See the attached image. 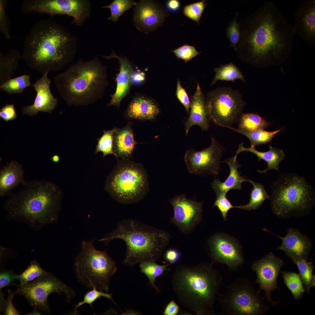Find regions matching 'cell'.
<instances>
[{"instance_id": "obj_1", "label": "cell", "mask_w": 315, "mask_h": 315, "mask_svg": "<svg viewBox=\"0 0 315 315\" xmlns=\"http://www.w3.org/2000/svg\"><path fill=\"white\" fill-rule=\"evenodd\" d=\"M246 22L244 46L252 61L270 65L288 57L294 31L274 2L265 3Z\"/></svg>"}, {"instance_id": "obj_2", "label": "cell", "mask_w": 315, "mask_h": 315, "mask_svg": "<svg viewBox=\"0 0 315 315\" xmlns=\"http://www.w3.org/2000/svg\"><path fill=\"white\" fill-rule=\"evenodd\" d=\"M76 50L75 36L56 22L43 19L34 24L26 36L22 58L43 75L70 63Z\"/></svg>"}, {"instance_id": "obj_3", "label": "cell", "mask_w": 315, "mask_h": 315, "mask_svg": "<svg viewBox=\"0 0 315 315\" xmlns=\"http://www.w3.org/2000/svg\"><path fill=\"white\" fill-rule=\"evenodd\" d=\"M23 185L18 192L8 195L4 206L8 218L36 230L57 221L62 196L60 187L41 180L26 181Z\"/></svg>"}, {"instance_id": "obj_4", "label": "cell", "mask_w": 315, "mask_h": 315, "mask_svg": "<svg viewBox=\"0 0 315 315\" xmlns=\"http://www.w3.org/2000/svg\"><path fill=\"white\" fill-rule=\"evenodd\" d=\"M210 264L178 266L172 276L173 291L179 302L197 315H216L215 301L222 278Z\"/></svg>"}, {"instance_id": "obj_5", "label": "cell", "mask_w": 315, "mask_h": 315, "mask_svg": "<svg viewBox=\"0 0 315 315\" xmlns=\"http://www.w3.org/2000/svg\"><path fill=\"white\" fill-rule=\"evenodd\" d=\"M60 95L69 106H86L104 96L108 85L107 67L97 57L82 59L54 78Z\"/></svg>"}, {"instance_id": "obj_6", "label": "cell", "mask_w": 315, "mask_h": 315, "mask_svg": "<svg viewBox=\"0 0 315 315\" xmlns=\"http://www.w3.org/2000/svg\"><path fill=\"white\" fill-rule=\"evenodd\" d=\"M171 238L164 230L137 220H120L116 228L99 240L106 245L115 239L123 240L126 246L123 263L129 266L146 261L159 259Z\"/></svg>"}, {"instance_id": "obj_7", "label": "cell", "mask_w": 315, "mask_h": 315, "mask_svg": "<svg viewBox=\"0 0 315 315\" xmlns=\"http://www.w3.org/2000/svg\"><path fill=\"white\" fill-rule=\"evenodd\" d=\"M271 187V209L280 218L305 216L315 205L313 187L304 177L295 174H281L278 179L272 182Z\"/></svg>"}, {"instance_id": "obj_8", "label": "cell", "mask_w": 315, "mask_h": 315, "mask_svg": "<svg viewBox=\"0 0 315 315\" xmlns=\"http://www.w3.org/2000/svg\"><path fill=\"white\" fill-rule=\"evenodd\" d=\"M104 189L120 203L138 202L148 190L147 173L141 164L130 159H122L118 161L108 176Z\"/></svg>"}, {"instance_id": "obj_9", "label": "cell", "mask_w": 315, "mask_h": 315, "mask_svg": "<svg viewBox=\"0 0 315 315\" xmlns=\"http://www.w3.org/2000/svg\"><path fill=\"white\" fill-rule=\"evenodd\" d=\"M94 242V240L82 241L80 252L74 262L76 277L88 288L108 293L111 278L117 270L116 262L106 250L96 249Z\"/></svg>"}, {"instance_id": "obj_10", "label": "cell", "mask_w": 315, "mask_h": 315, "mask_svg": "<svg viewBox=\"0 0 315 315\" xmlns=\"http://www.w3.org/2000/svg\"><path fill=\"white\" fill-rule=\"evenodd\" d=\"M218 296L222 314L260 315L264 314L267 309L259 291L245 278L236 279Z\"/></svg>"}, {"instance_id": "obj_11", "label": "cell", "mask_w": 315, "mask_h": 315, "mask_svg": "<svg viewBox=\"0 0 315 315\" xmlns=\"http://www.w3.org/2000/svg\"><path fill=\"white\" fill-rule=\"evenodd\" d=\"M17 286L16 294L24 297L34 308L47 313L50 312L48 299L51 293H63L68 302H70L75 295L73 290L48 272L31 282Z\"/></svg>"}, {"instance_id": "obj_12", "label": "cell", "mask_w": 315, "mask_h": 315, "mask_svg": "<svg viewBox=\"0 0 315 315\" xmlns=\"http://www.w3.org/2000/svg\"><path fill=\"white\" fill-rule=\"evenodd\" d=\"M21 11L52 16L67 15L73 17L71 24L81 26L90 15L91 4L88 0H24Z\"/></svg>"}, {"instance_id": "obj_13", "label": "cell", "mask_w": 315, "mask_h": 315, "mask_svg": "<svg viewBox=\"0 0 315 315\" xmlns=\"http://www.w3.org/2000/svg\"><path fill=\"white\" fill-rule=\"evenodd\" d=\"M244 105L237 93L224 88L211 92L206 103L208 118L215 124L226 127L238 121Z\"/></svg>"}, {"instance_id": "obj_14", "label": "cell", "mask_w": 315, "mask_h": 315, "mask_svg": "<svg viewBox=\"0 0 315 315\" xmlns=\"http://www.w3.org/2000/svg\"><path fill=\"white\" fill-rule=\"evenodd\" d=\"M224 150L223 147L213 136L208 147L200 151L192 148L188 150L184 158L189 172L200 175L218 174Z\"/></svg>"}, {"instance_id": "obj_15", "label": "cell", "mask_w": 315, "mask_h": 315, "mask_svg": "<svg viewBox=\"0 0 315 315\" xmlns=\"http://www.w3.org/2000/svg\"><path fill=\"white\" fill-rule=\"evenodd\" d=\"M168 202L172 204L174 213L170 222L182 233L190 234L202 220L204 202L188 199L186 194L176 195Z\"/></svg>"}, {"instance_id": "obj_16", "label": "cell", "mask_w": 315, "mask_h": 315, "mask_svg": "<svg viewBox=\"0 0 315 315\" xmlns=\"http://www.w3.org/2000/svg\"><path fill=\"white\" fill-rule=\"evenodd\" d=\"M284 264L283 260L270 252L254 262L252 265V270L256 274V283L259 284L260 290H264L265 298L273 304H276L277 302L272 300L271 293L275 289H279L277 279Z\"/></svg>"}, {"instance_id": "obj_17", "label": "cell", "mask_w": 315, "mask_h": 315, "mask_svg": "<svg viewBox=\"0 0 315 315\" xmlns=\"http://www.w3.org/2000/svg\"><path fill=\"white\" fill-rule=\"evenodd\" d=\"M209 248L213 262L227 265L230 270H235L244 262L241 249L231 237L217 234L209 240Z\"/></svg>"}, {"instance_id": "obj_18", "label": "cell", "mask_w": 315, "mask_h": 315, "mask_svg": "<svg viewBox=\"0 0 315 315\" xmlns=\"http://www.w3.org/2000/svg\"><path fill=\"white\" fill-rule=\"evenodd\" d=\"M133 15L135 26L139 31L147 33L161 25L168 13L150 0H141L135 5Z\"/></svg>"}, {"instance_id": "obj_19", "label": "cell", "mask_w": 315, "mask_h": 315, "mask_svg": "<svg viewBox=\"0 0 315 315\" xmlns=\"http://www.w3.org/2000/svg\"><path fill=\"white\" fill-rule=\"evenodd\" d=\"M263 230L280 238L282 244L276 250L283 251L293 262L302 259L307 260L313 244L310 239L301 233L298 229L288 228L287 235L284 237L276 235L265 228Z\"/></svg>"}, {"instance_id": "obj_20", "label": "cell", "mask_w": 315, "mask_h": 315, "mask_svg": "<svg viewBox=\"0 0 315 315\" xmlns=\"http://www.w3.org/2000/svg\"><path fill=\"white\" fill-rule=\"evenodd\" d=\"M295 34L310 46L315 45V0H308L298 8L293 27Z\"/></svg>"}, {"instance_id": "obj_21", "label": "cell", "mask_w": 315, "mask_h": 315, "mask_svg": "<svg viewBox=\"0 0 315 315\" xmlns=\"http://www.w3.org/2000/svg\"><path fill=\"white\" fill-rule=\"evenodd\" d=\"M48 74L43 75L32 84L36 92L35 99L32 105L22 108L23 114L34 116L40 111L51 113L56 107L57 100L51 92V81L48 76Z\"/></svg>"}, {"instance_id": "obj_22", "label": "cell", "mask_w": 315, "mask_h": 315, "mask_svg": "<svg viewBox=\"0 0 315 315\" xmlns=\"http://www.w3.org/2000/svg\"><path fill=\"white\" fill-rule=\"evenodd\" d=\"M107 59L115 58L120 64L119 73L116 78V87L115 92L111 95V99L108 106H114L119 108L123 99L129 93L132 84L131 76L134 71L132 64L126 57L117 55L114 52L109 56H102Z\"/></svg>"}, {"instance_id": "obj_23", "label": "cell", "mask_w": 315, "mask_h": 315, "mask_svg": "<svg viewBox=\"0 0 315 315\" xmlns=\"http://www.w3.org/2000/svg\"><path fill=\"white\" fill-rule=\"evenodd\" d=\"M160 112L159 108L154 100L139 94L133 97L124 115L128 119L145 121L154 120Z\"/></svg>"}, {"instance_id": "obj_24", "label": "cell", "mask_w": 315, "mask_h": 315, "mask_svg": "<svg viewBox=\"0 0 315 315\" xmlns=\"http://www.w3.org/2000/svg\"><path fill=\"white\" fill-rule=\"evenodd\" d=\"M190 115L185 123V133L187 136L190 128L197 125L203 130L209 127L206 103L199 83L196 91L190 98Z\"/></svg>"}, {"instance_id": "obj_25", "label": "cell", "mask_w": 315, "mask_h": 315, "mask_svg": "<svg viewBox=\"0 0 315 315\" xmlns=\"http://www.w3.org/2000/svg\"><path fill=\"white\" fill-rule=\"evenodd\" d=\"M24 171L22 165L15 161L7 164L0 171V196L3 197L19 185H23Z\"/></svg>"}, {"instance_id": "obj_26", "label": "cell", "mask_w": 315, "mask_h": 315, "mask_svg": "<svg viewBox=\"0 0 315 315\" xmlns=\"http://www.w3.org/2000/svg\"><path fill=\"white\" fill-rule=\"evenodd\" d=\"M132 125L129 122L124 127L118 128L114 133L113 149L117 159H130L135 146L140 144L134 139Z\"/></svg>"}, {"instance_id": "obj_27", "label": "cell", "mask_w": 315, "mask_h": 315, "mask_svg": "<svg viewBox=\"0 0 315 315\" xmlns=\"http://www.w3.org/2000/svg\"><path fill=\"white\" fill-rule=\"evenodd\" d=\"M228 165L230 169L229 176L226 180L222 182L218 178H215L211 183V186L216 195L226 194L231 189L241 190L242 184L247 181L248 179L240 175L241 172L237 169L241 167L234 157L224 161Z\"/></svg>"}, {"instance_id": "obj_28", "label": "cell", "mask_w": 315, "mask_h": 315, "mask_svg": "<svg viewBox=\"0 0 315 315\" xmlns=\"http://www.w3.org/2000/svg\"><path fill=\"white\" fill-rule=\"evenodd\" d=\"M244 143L239 144L238 148L236 151V154L234 156L236 159L238 154L243 151L249 152L254 154L260 161L261 160L265 161L267 164V167L263 170H258V172L265 173L272 169L279 171V165L285 157V154L283 150L281 149L269 146V149L266 152H261L257 150L255 146L251 145L249 148H245Z\"/></svg>"}, {"instance_id": "obj_29", "label": "cell", "mask_w": 315, "mask_h": 315, "mask_svg": "<svg viewBox=\"0 0 315 315\" xmlns=\"http://www.w3.org/2000/svg\"><path fill=\"white\" fill-rule=\"evenodd\" d=\"M22 56L19 51L11 49L6 54L0 52V85L11 79L18 69Z\"/></svg>"}, {"instance_id": "obj_30", "label": "cell", "mask_w": 315, "mask_h": 315, "mask_svg": "<svg viewBox=\"0 0 315 315\" xmlns=\"http://www.w3.org/2000/svg\"><path fill=\"white\" fill-rule=\"evenodd\" d=\"M247 181L251 183L253 187L251 190L249 202L245 205L235 206V208L248 211L256 210L262 205L265 200L270 199V195L268 194L262 183L249 179Z\"/></svg>"}, {"instance_id": "obj_31", "label": "cell", "mask_w": 315, "mask_h": 315, "mask_svg": "<svg viewBox=\"0 0 315 315\" xmlns=\"http://www.w3.org/2000/svg\"><path fill=\"white\" fill-rule=\"evenodd\" d=\"M258 114L245 113L239 118L238 129L246 132L264 130L270 125Z\"/></svg>"}, {"instance_id": "obj_32", "label": "cell", "mask_w": 315, "mask_h": 315, "mask_svg": "<svg viewBox=\"0 0 315 315\" xmlns=\"http://www.w3.org/2000/svg\"><path fill=\"white\" fill-rule=\"evenodd\" d=\"M171 265L168 263L164 265H160L151 261L141 262L139 264L140 271L144 273L148 279L150 284L158 292L160 291L159 288L155 285L156 278L164 274L165 271L169 270L167 267Z\"/></svg>"}, {"instance_id": "obj_33", "label": "cell", "mask_w": 315, "mask_h": 315, "mask_svg": "<svg viewBox=\"0 0 315 315\" xmlns=\"http://www.w3.org/2000/svg\"><path fill=\"white\" fill-rule=\"evenodd\" d=\"M227 127L230 129L236 132L241 133L247 137L250 140L251 145L255 146L265 144L271 141L274 135L281 131L282 129L276 130L273 131H267L261 130L251 132H246L241 131L231 126Z\"/></svg>"}, {"instance_id": "obj_34", "label": "cell", "mask_w": 315, "mask_h": 315, "mask_svg": "<svg viewBox=\"0 0 315 315\" xmlns=\"http://www.w3.org/2000/svg\"><path fill=\"white\" fill-rule=\"evenodd\" d=\"M293 263L298 269L300 277L308 293H309L310 288L315 286V275L313 274L314 266L312 260L309 262L307 260L300 259Z\"/></svg>"}, {"instance_id": "obj_35", "label": "cell", "mask_w": 315, "mask_h": 315, "mask_svg": "<svg viewBox=\"0 0 315 315\" xmlns=\"http://www.w3.org/2000/svg\"><path fill=\"white\" fill-rule=\"evenodd\" d=\"M30 76L24 75L11 78L0 85V89L10 94L20 93L31 85Z\"/></svg>"}, {"instance_id": "obj_36", "label": "cell", "mask_w": 315, "mask_h": 315, "mask_svg": "<svg viewBox=\"0 0 315 315\" xmlns=\"http://www.w3.org/2000/svg\"><path fill=\"white\" fill-rule=\"evenodd\" d=\"M216 74L212 82V85L218 80L233 81L239 79L244 81V76L236 66L230 63L222 65L215 69Z\"/></svg>"}, {"instance_id": "obj_37", "label": "cell", "mask_w": 315, "mask_h": 315, "mask_svg": "<svg viewBox=\"0 0 315 315\" xmlns=\"http://www.w3.org/2000/svg\"><path fill=\"white\" fill-rule=\"evenodd\" d=\"M283 274L285 284L290 290L294 298L300 300L305 291L299 274L296 273L289 272H281Z\"/></svg>"}, {"instance_id": "obj_38", "label": "cell", "mask_w": 315, "mask_h": 315, "mask_svg": "<svg viewBox=\"0 0 315 315\" xmlns=\"http://www.w3.org/2000/svg\"><path fill=\"white\" fill-rule=\"evenodd\" d=\"M117 128L115 127L110 130L103 131V135L97 139L95 153L102 152L104 157L109 154H113L116 157L113 149V140L114 134Z\"/></svg>"}, {"instance_id": "obj_39", "label": "cell", "mask_w": 315, "mask_h": 315, "mask_svg": "<svg viewBox=\"0 0 315 315\" xmlns=\"http://www.w3.org/2000/svg\"><path fill=\"white\" fill-rule=\"evenodd\" d=\"M136 4L133 0H114L109 5L104 6L102 8L110 9L111 15L108 20L116 22L118 20L120 16L125 11Z\"/></svg>"}, {"instance_id": "obj_40", "label": "cell", "mask_w": 315, "mask_h": 315, "mask_svg": "<svg viewBox=\"0 0 315 315\" xmlns=\"http://www.w3.org/2000/svg\"><path fill=\"white\" fill-rule=\"evenodd\" d=\"M47 272L42 268L36 261L34 260L31 262L30 265L24 271L17 275V279L19 281V285L22 286Z\"/></svg>"}, {"instance_id": "obj_41", "label": "cell", "mask_w": 315, "mask_h": 315, "mask_svg": "<svg viewBox=\"0 0 315 315\" xmlns=\"http://www.w3.org/2000/svg\"><path fill=\"white\" fill-rule=\"evenodd\" d=\"M96 288L93 287L91 290L88 291L85 294L83 300L79 302L75 305L73 312V314L76 315L77 314L78 308L85 304H89L94 314L92 304L97 299L101 297H104L109 299L115 303L112 299L111 294H109L108 293L106 292H104L101 290L99 291Z\"/></svg>"}, {"instance_id": "obj_42", "label": "cell", "mask_w": 315, "mask_h": 315, "mask_svg": "<svg viewBox=\"0 0 315 315\" xmlns=\"http://www.w3.org/2000/svg\"><path fill=\"white\" fill-rule=\"evenodd\" d=\"M206 4L205 0L186 5L183 7L184 15L189 19L196 22L199 24V20Z\"/></svg>"}, {"instance_id": "obj_43", "label": "cell", "mask_w": 315, "mask_h": 315, "mask_svg": "<svg viewBox=\"0 0 315 315\" xmlns=\"http://www.w3.org/2000/svg\"><path fill=\"white\" fill-rule=\"evenodd\" d=\"M8 298L4 300V294L1 291H0V312H3L4 315H18L20 314V312L14 307L12 304V299L15 293L10 290H8Z\"/></svg>"}, {"instance_id": "obj_44", "label": "cell", "mask_w": 315, "mask_h": 315, "mask_svg": "<svg viewBox=\"0 0 315 315\" xmlns=\"http://www.w3.org/2000/svg\"><path fill=\"white\" fill-rule=\"evenodd\" d=\"M8 1L5 0H0V31L5 38H11L10 33V22L6 10Z\"/></svg>"}, {"instance_id": "obj_45", "label": "cell", "mask_w": 315, "mask_h": 315, "mask_svg": "<svg viewBox=\"0 0 315 315\" xmlns=\"http://www.w3.org/2000/svg\"><path fill=\"white\" fill-rule=\"evenodd\" d=\"M176 57L185 60V62L190 60L200 54L194 46L184 45L173 50Z\"/></svg>"}, {"instance_id": "obj_46", "label": "cell", "mask_w": 315, "mask_h": 315, "mask_svg": "<svg viewBox=\"0 0 315 315\" xmlns=\"http://www.w3.org/2000/svg\"><path fill=\"white\" fill-rule=\"evenodd\" d=\"M214 206H216L221 214L224 220H227V213L231 209L235 208L226 197V194L216 195V198L214 204Z\"/></svg>"}, {"instance_id": "obj_47", "label": "cell", "mask_w": 315, "mask_h": 315, "mask_svg": "<svg viewBox=\"0 0 315 315\" xmlns=\"http://www.w3.org/2000/svg\"><path fill=\"white\" fill-rule=\"evenodd\" d=\"M226 34L231 45L235 48L240 37L239 24L236 22V18L227 28Z\"/></svg>"}, {"instance_id": "obj_48", "label": "cell", "mask_w": 315, "mask_h": 315, "mask_svg": "<svg viewBox=\"0 0 315 315\" xmlns=\"http://www.w3.org/2000/svg\"><path fill=\"white\" fill-rule=\"evenodd\" d=\"M17 275L12 270L3 271L0 274V289L11 285L18 286L14 281L17 279Z\"/></svg>"}, {"instance_id": "obj_49", "label": "cell", "mask_w": 315, "mask_h": 315, "mask_svg": "<svg viewBox=\"0 0 315 315\" xmlns=\"http://www.w3.org/2000/svg\"><path fill=\"white\" fill-rule=\"evenodd\" d=\"M176 95L177 99L183 105L186 111L188 112L190 107V102L186 92L182 87L179 80L177 81Z\"/></svg>"}, {"instance_id": "obj_50", "label": "cell", "mask_w": 315, "mask_h": 315, "mask_svg": "<svg viewBox=\"0 0 315 315\" xmlns=\"http://www.w3.org/2000/svg\"><path fill=\"white\" fill-rule=\"evenodd\" d=\"M17 117L13 104H6L0 110V117L5 122L13 120Z\"/></svg>"}, {"instance_id": "obj_51", "label": "cell", "mask_w": 315, "mask_h": 315, "mask_svg": "<svg viewBox=\"0 0 315 315\" xmlns=\"http://www.w3.org/2000/svg\"><path fill=\"white\" fill-rule=\"evenodd\" d=\"M181 257V254L178 250L174 249H170L165 252L164 257L166 260L171 265L178 261Z\"/></svg>"}, {"instance_id": "obj_52", "label": "cell", "mask_w": 315, "mask_h": 315, "mask_svg": "<svg viewBox=\"0 0 315 315\" xmlns=\"http://www.w3.org/2000/svg\"><path fill=\"white\" fill-rule=\"evenodd\" d=\"M145 78V74L144 72L139 70H134L131 76L132 85L141 84L144 82Z\"/></svg>"}, {"instance_id": "obj_53", "label": "cell", "mask_w": 315, "mask_h": 315, "mask_svg": "<svg viewBox=\"0 0 315 315\" xmlns=\"http://www.w3.org/2000/svg\"><path fill=\"white\" fill-rule=\"evenodd\" d=\"M179 306L173 299L166 305L163 314L164 315H176L179 311Z\"/></svg>"}, {"instance_id": "obj_54", "label": "cell", "mask_w": 315, "mask_h": 315, "mask_svg": "<svg viewBox=\"0 0 315 315\" xmlns=\"http://www.w3.org/2000/svg\"><path fill=\"white\" fill-rule=\"evenodd\" d=\"M168 8L170 10L175 11L177 10L180 6V2L177 0H170L167 3Z\"/></svg>"}, {"instance_id": "obj_55", "label": "cell", "mask_w": 315, "mask_h": 315, "mask_svg": "<svg viewBox=\"0 0 315 315\" xmlns=\"http://www.w3.org/2000/svg\"><path fill=\"white\" fill-rule=\"evenodd\" d=\"M27 315H42V314L39 312L38 309L34 308V309L33 311L27 314Z\"/></svg>"}, {"instance_id": "obj_56", "label": "cell", "mask_w": 315, "mask_h": 315, "mask_svg": "<svg viewBox=\"0 0 315 315\" xmlns=\"http://www.w3.org/2000/svg\"><path fill=\"white\" fill-rule=\"evenodd\" d=\"M51 160L53 162L57 163L60 161V157L58 155H55L51 157Z\"/></svg>"}]
</instances>
